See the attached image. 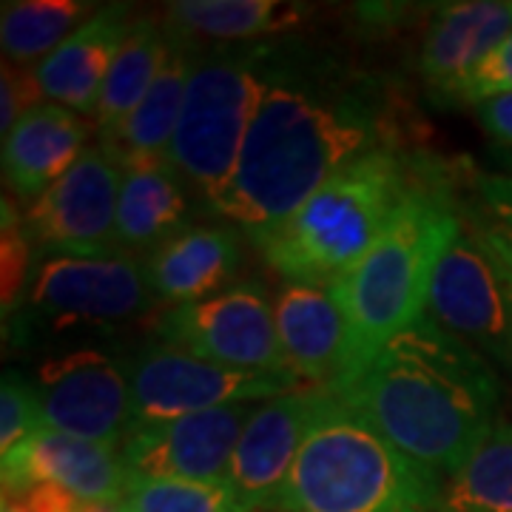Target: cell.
I'll list each match as a JSON object with an SVG mask.
<instances>
[{"instance_id": "1", "label": "cell", "mask_w": 512, "mask_h": 512, "mask_svg": "<svg viewBox=\"0 0 512 512\" xmlns=\"http://www.w3.org/2000/svg\"><path fill=\"white\" fill-rule=\"evenodd\" d=\"M376 94L362 80L265 49V94L234 168L205 208L259 239L339 171L382 151Z\"/></svg>"}, {"instance_id": "2", "label": "cell", "mask_w": 512, "mask_h": 512, "mask_svg": "<svg viewBox=\"0 0 512 512\" xmlns=\"http://www.w3.org/2000/svg\"><path fill=\"white\" fill-rule=\"evenodd\" d=\"M333 390L441 481L456 476L498 427L501 384L490 359L427 316Z\"/></svg>"}, {"instance_id": "3", "label": "cell", "mask_w": 512, "mask_h": 512, "mask_svg": "<svg viewBox=\"0 0 512 512\" xmlns=\"http://www.w3.org/2000/svg\"><path fill=\"white\" fill-rule=\"evenodd\" d=\"M427 177L413 185L382 239L330 282L348 322V362L336 387L353 382L393 336L424 316L439 259L464 231L450 194Z\"/></svg>"}, {"instance_id": "4", "label": "cell", "mask_w": 512, "mask_h": 512, "mask_svg": "<svg viewBox=\"0 0 512 512\" xmlns=\"http://www.w3.org/2000/svg\"><path fill=\"white\" fill-rule=\"evenodd\" d=\"M441 490L436 473L325 387L274 512H436Z\"/></svg>"}, {"instance_id": "5", "label": "cell", "mask_w": 512, "mask_h": 512, "mask_svg": "<svg viewBox=\"0 0 512 512\" xmlns=\"http://www.w3.org/2000/svg\"><path fill=\"white\" fill-rule=\"evenodd\" d=\"M419 177V168L393 148L373 151L254 245L285 282L330 285L382 239Z\"/></svg>"}, {"instance_id": "6", "label": "cell", "mask_w": 512, "mask_h": 512, "mask_svg": "<svg viewBox=\"0 0 512 512\" xmlns=\"http://www.w3.org/2000/svg\"><path fill=\"white\" fill-rule=\"evenodd\" d=\"M262 94L265 49H217L194 57L168 160L205 205L234 177Z\"/></svg>"}, {"instance_id": "7", "label": "cell", "mask_w": 512, "mask_h": 512, "mask_svg": "<svg viewBox=\"0 0 512 512\" xmlns=\"http://www.w3.org/2000/svg\"><path fill=\"white\" fill-rule=\"evenodd\" d=\"M131 382V433L151 424L183 419L225 404L274 399L308 387L293 373L237 370L200 359L194 353L154 342L128 356Z\"/></svg>"}, {"instance_id": "8", "label": "cell", "mask_w": 512, "mask_h": 512, "mask_svg": "<svg viewBox=\"0 0 512 512\" xmlns=\"http://www.w3.org/2000/svg\"><path fill=\"white\" fill-rule=\"evenodd\" d=\"M157 339L200 359L237 370L291 373L276 339L274 302L259 285H234L200 302L165 308Z\"/></svg>"}, {"instance_id": "9", "label": "cell", "mask_w": 512, "mask_h": 512, "mask_svg": "<svg viewBox=\"0 0 512 512\" xmlns=\"http://www.w3.org/2000/svg\"><path fill=\"white\" fill-rule=\"evenodd\" d=\"M424 316L512 370V279L473 228L461 231L439 259Z\"/></svg>"}, {"instance_id": "10", "label": "cell", "mask_w": 512, "mask_h": 512, "mask_svg": "<svg viewBox=\"0 0 512 512\" xmlns=\"http://www.w3.org/2000/svg\"><path fill=\"white\" fill-rule=\"evenodd\" d=\"M146 268L126 254L46 256L26 293L29 316L66 325H120L154 305Z\"/></svg>"}, {"instance_id": "11", "label": "cell", "mask_w": 512, "mask_h": 512, "mask_svg": "<svg viewBox=\"0 0 512 512\" xmlns=\"http://www.w3.org/2000/svg\"><path fill=\"white\" fill-rule=\"evenodd\" d=\"M40 430L123 450L131 436L128 359L83 348L49 359L37 373Z\"/></svg>"}, {"instance_id": "12", "label": "cell", "mask_w": 512, "mask_h": 512, "mask_svg": "<svg viewBox=\"0 0 512 512\" xmlns=\"http://www.w3.org/2000/svg\"><path fill=\"white\" fill-rule=\"evenodd\" d=\"M120 185L123 165L109 148H86L23 217V231L35 251L46 256L117 254Z\"/></svg>"}, {"instance_id": "13", "label": "cell", "mask_w": 512, "mask_h": 512, "mask_svg": "<svg viewBox=\"0 0 512 512\" xmlns=\"http://www.w3.org/2000/svg\"><path fill=\"white\" fill-rule=\"evenodd\" d=\"M256 402H239L151 424L131 433L120 450L128 478L225 481L239 436Z\"/></svg>"}, {"instance_id": "14", "label": "cell", "mask_w": 512, "mask_h": 512, "mask_svg": "<svg viewBox=\"0 0 512 512\" xmlns=\"http://www.w3.org/2000/svg\"><path fill=\"white\" fill-rule=\"evenodd\" d=\"M322 396L325 387H299L256 404L225 473V484L242 507L251 512L274 510Z\"/></svg>"}, {"instance_id": "15", "label": "cell", "mask_w": 512, "mask_h": 512, "mask_svg": "<svg viewBox=\"0 0 512 512\" xmlns=\"http://www.w3.org/2000/svg\"><path fill=\"white\" fill-rule=\"evenodd\" d=\"M37 484L66 490L83 501L117 504L126 493L128 473L117 450L55 430H37L3 453V495H20Z\"/></svg>"}, {"instance_id": "16", "label": "cell", "mask_w": 512, "mask_h": 512, "mask_svg": "<svg viewBox=\"0 0 512 512\" xmlns=\"http://www.w3.org/2000/svg\"><path fill=\"white\" fill-rule=\"evenodd\" d=\"M282 359L308 387H336L348 362V322L330 285L288 282L274 299Z\"/></svg>"}, {"instance_id": "17", "label": "cell", "mask_w": 512, "mask_h": 512, "mask_svg": "<svg viewBox=\"0 0 512 512\" xmlns=\"http://www.w3.org/2000/svg\"><path fill=\"white\" fill-rule=\"evenodd\" d=\"M134 20L128 3H109L74 29L52 55L32 66L43 103L94 114L111 63L120 55Z\"/></svg>"}, {"instance_id": "18", "label": "cell", "mask_w": 512, "mask_h": 512, "mask_svg": "<svg viewBox=\"0 0 512 512\" xmlns=\"http://www.w3.org/2000/svg\"><path fill=\"white\" fill-rule=\"evenodd\" d=\"M510 32L512 0L444 3L421 40V77L441 97L493 55Z\"/></svg>"}, {"instance_id": "19", "label": "cell", "mask_w": 512, "mask_h": 512, "mask_svg": "<svg viewBox=\"0 0 512 512\" xmlns=\"http://www.w3.org/2000/svg\"><path fill=\"white\" fill-rule=\"evenodd\" d=\"M86 140L89 126L77 111L40 103L3 137V183L32 205L86 154Z\"/></svg>"}, {"instance_id": "20", "label": "cell", "mask_w": 512, "mask_h": 512, "mask_svg": "<svg viewBox=\"0 0 512 512\" xmlns=\"http://www.w3.org/2000/svg\"><path fill=\"white\" fill-rule=\"evenodd\" d=\"M242 265L239 234L228 225H185L143 262L157 299L171 305L217 296Z\"/></svg>"}, {"instance_id": "21", "label": "cell", "mask_w": 512, "mask_h": 512, "mask_svg": "<svg viewBox=\"0 0 512 512\" xmlns=\"http://www.w3.org/2000/svg\"><path fill=\"white\" fill-rule=\"evenodd\" d=\"M168 157L123 163L117 202V251H151L185 228L188 194Z\"/></svg>"}, {"instance_id": "22", "label": "cell", "mask_w": 512, "mask_h": 512, "mask_svg": "<svg viewBox=\"0 0 512 512\" xmlns=\"http://www.w3.org/2000/svg\"><path fill=\"white\" fill-rule=\"evenodd\" d=\"M194 57H197V43L168 35V55H165L151 89L143 97V103L134 109V114L123 126L117 128L114 137L100 143L117 157V163L123 165L128 160L168 157V148H171L174 131L180 123L185 86H188Z\"/></svg>"}, {"instance_id": "23", "label": "cell", "mask_w": 512, "mask_h": 512, "mask_svg": "<svg viewBox=\"0 0 512 512\" xmlns=\"http://www.w3.org/2000/svg\"><path fill=\"white\" fill-rule=\"evenodd\" d=\"M165 55H168V32H165L163 20L137 15L120 55L111 63V72L94 109V128H97L100 143L114 137L117 128L143 103V97L163 66Z\"/></svg>"}, {"instance_id": "24", "label": "cell", "mask_w": 512, "mask_h": 512, "mask_svg": "<svg viewBox=\"0 0 512 512\" xmlns=\"http://www.w3.org/2000/svg\"><path fill=\"white\" fill-rule=\"evenodd\" d=\"M293 18L276 0H174L163 12L168 35L197 40H248L285 29Z\"/></svg>"}, {"instance_id": "25", "label": "cell", "mask_w": 512, "mask_h": 512, "mask_svg": "<svg viewBox=\"0 0 512 512\" xmlns=\"http://www.w3.org/2000/svg\"><path fill=\"white\" fill-rule=\"evenodd\" d=\"M92 3L77 0H6L0 12V46L3 60L23 66L40 63L57 46L80 29Z\"/></svg>"}, {"instance_id": "26", "label": "cell", "mask_w": 512, "mask_h": 512, "mask_svg": "<svg viewBox=\"0 0 512 512\" xmlns=\"http://www.w3.org/2000/svg\"><path fill=\"white\" fill-rule=\"evenodd\" d=\"M436 512H512V421L498 424L476 456L447 478Z\"/></svg>"}, {"instance_id": "27", "label": "cell", "mask_w": 512, "mask_h": 512, "mask_svg": "<svg viewBox=\"0 0 512 512\" xmlns=\"http://www.w3.org/2000/svg\"><path fill=\"white\" fill-rule=\"evenodd\" d=\"M120 512H251L225 481L185 478H128Z\"/></svg>"}, {"instance_id": "28", "label": "cell", "mask_w": 512, "mask_h": 512, "mask_svg": "<svg viewBox=\"0 0 512 512\" xmlns=\"http://www.w3.org/2000/svg\"><path fill=\"white\" fill-rule=\"evenodd\" d=\"M35 274V245L23 231V217L12 208L9 194L3 197V313L20 308L23 291ZM29 293V291H26Z\"/></svg>"}, {"instance_id": "29", "label": "cell", "mask_w": 512, "mask_h": 512, "mask_svg": "<svg viewBox=\"0 0 512 512\" xmlns=\"http://www.w3.org/2000/svg\"><path fill=\"white\" fill-rule=\"evenodd\" d=\"M40 430V407H37V387L15 370L3 373L0 384V453L15 450Z\"/></svg>"}, {"instance_id": "30", "label": "cell", "mask_w": 512, "mask_h": 512, "mask_svg": "<svg viewBox=\"0 0 512 512\" xmlns=\"http://www.w3.org/2000/svg\"><path fill=\"white\" fill-rule=\"evenodd\" d=\"M512 92V32L504 37V43L487 57L478 69L467 74L461 83H456L450 92H444L439 100H456V103H470L476 109L478 103L493 100L501 94Z\"/></svg>"}, {"instance_id": "31", "label": "cell", "mask_w": 512, "mask_h": 512, "mask_svg": "<svg viewBox=\"0 0 512 512\" xmlns=\"http://www.w3.org/2000/svg\"><path fill=\"white\" fill-rule=\"evenodd\" d=\"M40 103H43V97H40L32 69H18L15 63L3 60V66H0V131H3V137H9L20 117Z\"/></svg>"}, {"instance_id": "32", "label": "cell", "mask_w": 512, "mask_h": 512, "mask_svg": "<svg viewBox=\"0 0 512 512\" xmlns=\"http://www.w3.org/2000/svg\"><path fill=\"white\" fill-rule=\"evenodd\" d=\"M473 200L484 220L512 228V174L473 171Z\"/></svg>"}, {"instance_id": "33", "label": "cell", "mask_w": 512, "mask_h": 512, "mask_svg": "<svg viewBox=\"0 0 512 512\" xmlns=\"http://www.w3.org/2000/svg\"><path fill=\"white\" fill-rule=\"evenodd\" d=\"M476 117L495 148L512 151V92L478 103Z\"/></svg>"}, {"instance_id": "34", "label": "cell", "mask_w": 512, "mask_h": 512, "mask_svg": "<svg viewBox=\"0 0 512 512\" xmlns=\"http://www.w3.org/2000/svg\"><path fill=\"white\" fill-rule=\"evenodd\" d=\"M3 498H18L26 512H80L83 510V498L57 490L49 484H37L32 490L20 495H3Z\"/></svg>"}, {"instance_id": "35", "label": "cell", "mask_w": 512, "mask_h": 512, "mask_svg": "<svg viewBox=\"0 0 512 512\" xmlns=\"http://www.w3.org/2000/svg\"><path fill=\"white\" fill-rule=\"evenodd\" d=\"M473 231H476V237L481 239V245L495 256V262H498L512 279V228H504V225H498V222L476 217V220H473Z\"/></svg>"}, {"instance_id": "36", "label": "cell", "mask_w": 512, "mask_h": 512, "mask_svg": "<svg viewBox=\"0 0 512 512\" xmlns=\"http://www.w3.org/2000/svg\"><path fill=\"white\" fill-rule=\"evenodd\" d=\"M495 160H498V165L504 168V171H510L512 174V151H504V148H493Z\"/></svg>"}, {"instance_id": "37", "label": "cell", "mask_w": 512, "mask_h": 512, "mask_svg": "<svg viewBox=\"0 0 512 512\" xmlns=\"http://www.w3.org/2000/svg\"><path fill=\"white\" fill-rule=\"evenodd\" d=\"M0 512H26L23 510V504H20L18 498H3V507Z\"/></svg>"}]
</instances>
